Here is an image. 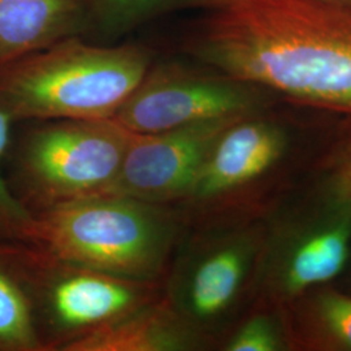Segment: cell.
<instances>
[{"label": "cell", "mask_w": 351, "mask_h": 351, "mask_svg": "<svg viewBox=\"0 0 351 351\" xmlns=\"http://www.w3.org/2000/svg\"><path fill=\"white\" fill-rule=\"evenodd\" d=\"M188 51L221 75L351 119V16L313 0H239L211 11Z\"/></svg>", "instance_id": "cell-1"}, {"label": "cell", "mask_w": 351, "mask_h": 351, "mask_svg": "<svg viewBox=\"0 0 351 351\" xmlns=\"http://www.w3.org/2000/svg\"><path fill=\"white\" fill-rule=\"evenodd\" d=\"M154 62L143 45L65 38L0 69V108L16 124L113 119Z\"/></svg>", "instance_id": "cell-2"}, {"label": "cell", "mask_w": 351, "mask_h": 351, "mask_svg": "<svg viewBox=\"0 0 351 351\" xmlns=\"http://www.w3.org/2000/svg\"><path fill=\"white\" fill-rule=\"evenodd\" d=\"M185 229L177 206L101 194L33 216L26 243L116 276L163 282Z\"/></svg>", "instance_id": "cell-3"}, {"label": "cell", "mask_w": 351, "mask_h": 351, "mask_svg": "<svg viewBox=\"0 0 351 351\" xmlns=\"http://www.w3.org/2000/svg\"><path fill=\"white\" fill-rule=\"evenodd\" d=\"M25 123L12 132L4 175L32 216L111 193L134 133L114 119Z\"/></svg>", "instance_id": "cell-4"}, {"label": "cell", "mask_w": 351, "mask_h": 351, "mask_svg": "<svg viewBox=\"0 0 351 351\" xmlns=\"http://www.w3.org/2000/svg\"><path fill=\"white\" fill-rule=\"evenodd\" d=\"M264 237L259 219L186 226L176 247L164 298L208 349L254 303Z\"/></svg>", "instance_id": "cell-5"}, {"label": "cell", "mask_w": 351, "mask_h": 351, "mask_svg": "<svg viewBox=\"0 0 351 351\" xmlns=\"http://www.w3.org/2000/svg\"><path fill=\"white\" fill-rule=\"evenodd\" d=\"M14 252L45 351H69L75 342L163 295V282L111 275L33 243L14 242Z\"/></svg>", "instance_id": "cell-6"}, {"label": "cell", "mask_w": 351, "mask_h": 351, "mask_svg": "<svg viewBox=\"0 0 351 351\" xmlns=\"http://www.w3.org/2000/svg\"><path fill=\"white\" fill-rule=\"evenodd\" d=\"M289 143L287 129L264 111L226 128L177 204L186 226L259 219L264 189L285 160Z\"/></svg>", "instance_id": "cell-7"}, {"label": "cell", "mask_w": 351, "mask_h": 351, "mask_svg": "<svg viewBox=\"0 0 351 351\" xmlns=\"http://www.w3.org/2000/svg\"><path fill=\"white\" fill-rule=\"evenodd\" d=\"M326 190L310 213L265 226L252 304L278 310L345 271L351 258V199Z\"/></svg>", "instance_id": "cell-8"}, {"label": "cell", "mask_w": 351, "mask_h": 351, "mask_svg": "<svg viewBox=\"0 0 351 351\" xmlns=\"http://www.w3.org/2000/svg\"><path fill=\"white\" fill-rule=\"evenodd\" d=\"M272 94L208 68L154 62L113 117L134 134L262 112Z\"/></svg>", "instance_id": "cell-9"}, {"label": "cell", "mask_w": 351, "mask_h": 351, "mask_svg": "<svg viewBox=\"0 0 351 351\" xmlns=\"http://www.w3.org/2000/svg\"><path fill=\"white\" fill-rule=\"evenodd\" d=\"M241 117L134 134L110 194L177 206L186 195L215 141Z\"/></svg>", "instance_id": "cell-10"}, {"label": "cell", "mask_w": 351, "mask_h": 351, "mask_svg": "<svg viewBox=\"0 0 351 351\" xmlns=\"http://www.w3.org/2000/svg\"><path fill=\"white\" fill-rule=\"evenodd\" d=\"M84 30L86 0H0V69Z\"/></svg>", "instance_id": "cell-11"}, {"label": "cell", "mask_w": 351, "mask_h": 351, "mask_svg": "<svg viewBox=\"0 0 351 351\" xmlns=\"http://www.w3.org/2000/svg\"><path fill=\"white\" fill-rule=\"evenodd\" d=\"M208 346L160 298L75 342L69 351H195Z\"/></svg>", "instance_id": "cell-12"}, {"label": "cell", "mask_w": 351, "mask_h": 351, "mask_svg": "<svg viewBox=\"0 0 351 351\" xmlns=\"http://www.w3.org/2000/svg\"><path fill=\"white\" fill-rule=\"evenodd\" d=\"M289 349L351 351V295L333 287L313 289L276 310Z\"/></svg>", "instance_id": "cell-13"}, {"label": "cell", "mask_w": 351, "mask_h": 351, "mask_svg": "<svg viewBox=\"0 0 351 351\" xmlns=\"http://www.w3.org/2000/svg\"><path fill=\"white\" fill-rule=\"evenodd\" d=\"M0 351H45L10 241H0Z\"/></svg>", "instance_id": "cell-14"}, {"label": "cell", "mask_w": 351, "mask_h": 351, "mask_svg": "<svg viewBox=\"0 0 351 351\" xmlns=\"http://www.w3.org/2000/svg\"><path fill=\"white\" fill-rule=\"evenodd\" d=\"M239 0H86L88 30L119 38L167 13L202 8L215 11Z\"/></svg>", "instance_id": "cell-15"}, {"label": "cell", "mask_w": 351, "mask_h": 351, "mask_svg": "<svg viewBox=\"0 0 351 351\" xmlns=\"http://www.w3.org/2000/svg\"><path fill=\"white\" fill-rule=\"evenodd\" d=\"M220 350H288L284 328L276 310L252 304L223 339Z\"/></svg>", "instance_id": "cell-16"}, {"label": "cell", "mask_w": 351, "mask_h": 351, "mask_svg": "<svg viewBox=\"0 0 351 351\" xmlns=\"http://www.w3.org/2000/svg\"><path fill=\"white\" fill-rule=\"evenodd\" d=\"M16 123L0 108V241L27 242L33 216L13 197L4 175V159Z\"/></svg>", "instance_id": "cell-17"}, {"label": "cell", "mask_w": 351, "mask_h": 351, "mask_svg": "<svg viewBox=\"0 0 351 351\" xmlns=\"http://www.w3.org/2000/svg\"><path fill=\"white\" fill-rule=\"evenodd\" d=\"M329 181L326 188L351 199V133L341 139L328 158Z\"/></svg>", "instance_id": "cell-18"}, {"label": "cell", "mask_w": 351, "mask_h": 351, "mask_svg": "<svg viewBox=\"0 0 351 351\" xmlns=\"http://www.w3.org/2000/svg\"><path fill=\"white\" fill-rule=\"evenodd\" d=\"M313 1L324 4L326 7L335 8L339 12L346 13L351 16V0H313Z\"/></svg>", "instance_id": "cell-19"}]
</instances>
